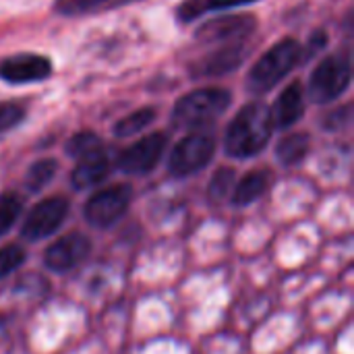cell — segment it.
Masks as SVG:
<instances>
[{
  "label": "cell",
  "instance_id": "obj_1",
  "mask_svg": "<svg viewBox=\"0 0 354 354\" xmlns=\"http://www.w3.org/2000/svg\"><path fill=\"white\" fill-rule=\"evenodd\" d=\"M274 124L270 108L259 102H251L234 116L226 131V153L232 158H251L268 145Z\"/></svg>",
  "mask_w": 354,
  "mask_h": 354
},
{
  "label": "cell",
  "instance_id": "obj_2",
  "mask_svg": "<svg viewBox=\"0 0 354 354\" xmlns=\"http://www.w3.org/2000/svg\"><path fill=\"white\" fill-rule=\"evenodd\" d=\"M230 106V91L222 87H201L183 95L172 112V120L180 129H199L212 124Z\"/></svg>",
  "mask_w": 354,
  "mask_h": 354
},
{
  "label": "cell",
  "instance_id": "obj_3",
  "mask_svg": "<svg viewBox=\"0 0 354 354\" xmlns=\"http://www.w3.org/2000/svg\"><path fill=\"white\" fill-rule=\"evenodd\" d=\"M303 48L297 39H280L274 44L251 68L249 73V87L253 91H270L274 85H278L301 60Z\"/></svg>",
  "mask_w": 354,
  "mask_h": 354
},
{
  "label": "cell",
  "instance_id": "obj_4",
  "mask_svg": "<svg viewBox=\"0 0 354 354\" xmlns=\"http://www.w3.org/2000/svg\"><path fill=\"white\" fill-rule=\"evenodd\" d=\"M351 81H353V68L348 56L344 54L328 56L317 64V68L311 75L309 95L317 104L332 102L351 87Z\"/></svg>",
  "mask_w": 354,
  "mask_h": 354
},
{
  "label": "cell",
  "instance_id": "obj_5",
  "mask_svg": "<svg viewBox=\"0 0 354 354\" xmlns=\"http://www.w3.org/2000/svg\"><path fill=\"white\" fill-rule=\"evenodd\" d=\"M214 151H216V143L212 137H207L203 133H193L176 143V147L172 149L170 162H168V170L174 176L195 174L203 166L209 164Z\"/></svg>",
  "mask_w": 354,
  "mask_h": 354
},
{
  "label": "cell",
  "instance_id": "obj_6",
  "mask_svg": "<svg viewBox=\"0 0 354 354\" xmlns=\"http://www.w3.org/2000/svg\"><path fill=\"white\" fill-rule=\"evenodd\" d=\"M131 203V187L114 185L110 189L97 191L85 203V218L91 226L106 228L112 226Z\"/></svg>",
  "mask_w": 354,
  "mask_h": 354
},
{
  "label": "cell",
  "instance_id": "obj_7",
  "mask_svg": "<svg viewBox=\"0 0 354 354\" xmlns=\"http://www.w3.org/2000/svg\"><path fill=\"white\" fill-rule=\"evenodd\" d=\"M164 149H166L164 133L147 135L118 156V168L127 174H147L149 170L156 168Z\"/></svg>",
  "mask_w": 354,
  "mask_h": 354
},
{
  "label": "cell",
  "instance_id": "obj_8",
  "mask_svg": "<svg viewBox=\"0 0 354 354\" xmlns=\"http://www.w3.org/2000/svg\"><path fill=\"white\" fill-rule=\"evenodd\" d=\"M66 212H68V201L64 197H48L29 212L21 228V234L27 241L46 239L62 224Z\"/></svg>",
  "mask_w": 354,
  "mask_h": 354
},
{
  "label": "cell",
  "instance_id": "obj_9",
  "mask_svg": "<svg viewBox=\"0 0 354 354\" xmlns=\"http://www.w3.org/2000/svg\"><path fill=\"white\" fill-rule=\"evenodd\" d=\"M257 21L251 15H230V17H218L207 21L199 27L197 39L205 44H228V41H241L247 35L253 33Z\"/></svg>",
  "mask_w": 354,
  "mask_h": 354
},
{
  "label": "cell",
  "instance_id": "obj_10",
  "mask_svg": "<svg viewBox=\"0 0 354 354\" xmlns=\"http://www.w3.org/2000/svg\"><path fill=\"white\" fill-rule=\"evenodd\" d=\"M52 75V64L39 54H17L0 64V77L8 83H33Z\"/></svg>",
  "mask_w": 354,
  "mask_h": 354
},
{
  "label": "cell",
  "instance_id": "obj_11",
  "mask_svg": "<svg viewBox=\"0 0 354 354\" xmlns=\"http://www.w3.org/2000/svg\"><path fill=\"white\" fill-rule=\"evenodd\" d=\"M91 251V243L87 241V236L75 232V234H66L60 241H56L54 245L48 247L46 251V266L54 272H66L75 266H79Z\"/></svg>",
  "mask_w": 354,
  "mask_h": 354
},
{
  "label": "cell",
  "instance_id": "obj_12",
  "mask_svg": "<svg viewBox=\"0 0 354 354\" xmlns=\"http://www.w3.org/2000/svg\"><path fill=\"white\" fill-rule=\"evenodd\" d=\"M247 58V48L239 41L234 44H228L220 50H216L214 54L201 58L197 64H195V71L193 75L195 77H220V75H226L234 68L241 66V62Z\"/></svg>",
  "mask_w": 354,
  "mask_h": 354
},
{
  "label": "cell",
  "instance_id": "obj_13",
  "mask_svg": "<svg viewBox=\"0 0 354 354\" xmlns=\"http://www.w3.org/2000/svg\"><path fill=\"white\" fill-rule=\"evenodd\" d=\"M305 112V95H303V87L299 83H290L278 97V102L274 104V108L270 110L272 116V124L278 129H286L290 124H295Z\"/></svg>",
  "mask_w": 354,
  "mask_h": 354
},
{
  "label": "cell",
  "instance_id": "obj_14",
  "mask_svg": "<svg viewBox=\"0 0 354 354\" xmlns=\"http://www.w3.org/2000/svg\"><path fill=\"white\" fill-rule=\"evenodd\" d=\"M108 170H110V162H108L106 153L100 149V151L79 160L77 168L71 174V183L79 191L81 189H89V187L102 183L108 176Z\"/></svg>",
  "mask_w": 354,
  "mask_h": 354
},
{
  "label": "cell",
  "instance_id": "obj_15",
  "mask_svg": "<svg viewBox=\"0 0 354 354\" xmlns=\"http://www.w3.org/2000/svg\"><path fill=\"white\" fill-rule=\"evenodd\" d=\"M270 174L266 170H257V172H249L236 187H234V193H232V203L234 205H249L253 203L255 199H259L266 189L270 187Z\"/></svg>",
  "mask_w": 354,
  "mask_h": 354
},
{
  "label": "cell",
  "instance_id": "obj_16",
  "mask_svg": "<svg viewBox=\"0 0 354 354\" xmlns=\"http://www.w3.org/2000/svg\"><path fill=\"white\" fill-rule=\"evenodd\" d=\"M251 2H255V0H187L180 4L178 17H180V21H193L212 10L234 8V6H243V4H251Z\"/></svg>",
  "mask_w": 354,
  "mask_h": 354
},
{
  "label": "cell",
  "instance_id": "obj_17",
  "mask_svg": "<svg viewBox=\"0 0 354 354\" xmlns=\"http://www.w3.org/2000/svg\"><path fill=\"white\" fill-rule=\"evenodd\" d=\"M307 151H309V137L303 133H292V135L284 137L276 147L278 160L286 166L299 164L307 156Z\"/></svg>",
  "mask_w": 354,
  "mask_h": 354
},
{
  "label": "cell",
  "instance_id": "obj_18",
  "mask_svg": "<svg viewBox=\"0 0 354 354\" xmlns=\"http://www.w3.org/2000/svg\"><path fill=\"white\" fill-rule=\"evenodd\" d=\"M156 118V110L153 108H141V110H135L133 114L124 116L122 120L116 122L114 127V133L116 137H131V135H137L139 131L147 129Z\"/></svg>",
  "mask_w": 354,
  "mask_h": 354
},
{
  "label": "cell",
  "instance_id": "obj_19",
  "mask_svg": "<svg viewBox=\"0 0 354 354\" xmlns=\"http://www.w3.org/2000/svg\"><path fill=\"white\" fill-rule=\"evenodd\" d=\"M56 170H58V164H56L54 160H39V162H35V164L29 168L27 176H25V187H27L31 193L44 189V187L54 178Z\"/></svg>",
  "mask_w": 354,
  "mask_h": 354
},
{
  "label": "cell",
  "instance_id": "obj_20",
  "mask_svg": "<svg viewBox=\"0 0 354 354\" xmlns=\"http://www.w3.org/2000/svg\"><path fill=\"white\" fill-rule=\"evenodd\" d=\"M21 209H23V203L17 193L0 195V236L10 230V226L17 222Z\"/></svg>",
  "mask_w": 354,
  "mask_h": 354
},
{
  "label": "cell",
  "instance_id": "obj_21",
  "mask_svg": "<svg viewBox=\"0 0 354 354\" xmlns=\"http://www.w3.org/2000/svg\"><path fill=\"white\" fill-rule=\"evenodd\" d=\"M100 149H102V143H100L97 135H93V133H79L66 143V153L73 158H79V160L85 156H91Z\"/></svg>",
  "mask_w": 354,
  "mask_h": 354
},
{
  "label": "cell",
  "instance_id": "obj_22",
  "mask_svg": "<svg viewBox=\"0 0 354 354\" xmlns=\"http://www.w3.org/2000/svg\"><path fill=\"white\" fill-rule=\"evenodd\" d=\"M110 0H56L54 10L64 15V17H73V15H87L93 10H100L102 6H106Z\"/></svg>",
  "mask_w": 354,
  "mask_h": 354
},
{
  "label": "cell",
  "instance_id": "obj_23",
  "mask_svg": "<svg viewBox=\"0 0 354 354\" xmlns=\"http://www.w3.org/2000/svg\"><path fill=\"white\" fill-rule=\"evenodd\" d=\"M234 185V170L232 168H220L214 178H212V185H209V197L212 201H222L228 191L232 189Z\"/></svg>",
  "mask_w": 354,
  "mask_h": 354
},
{
  "label": "cell",
  "instance_id": "obj_24",
  "mask_svg": "<svg viewBox=\"0 0 354 354\" xmlns=\"http://www.w3.org/2000/svg\"><path fill=\"white\" fill-rule=\"evenodd\" d=\"M25 261V251L19 245H6L0 249V278L15 272Z\"/></svg>",
  "mask_w": 354,
  "mask_h": 354
},
{
  "label": "cell",
  "instance_id": "obj_25",
  "mask_svg": "<svg viewBox=\"0 0 354 354\" xmlns=\"http://www.w3.org/2000/svg\"><path fill=\"white\" fill-rule=\"evenodd\" d=\"M23 108L10 102H0V135L15 129L23 120Z\"/></svg>",
  "mask_w": 354,
  "mask_h": 354
}]
</instances>
